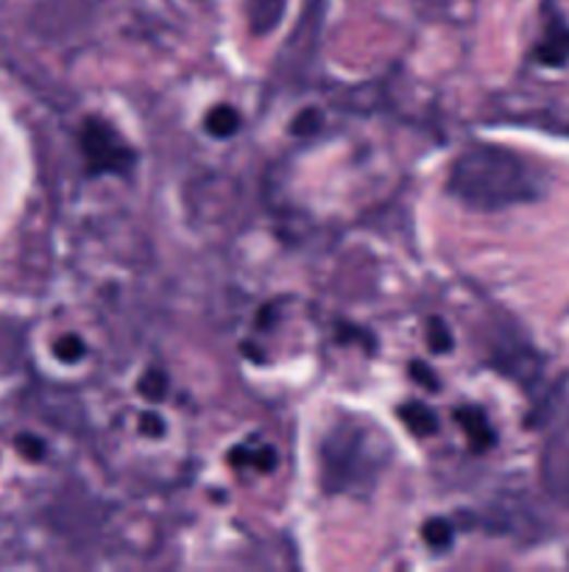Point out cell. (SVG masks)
<instances>
[{
	"label": "cell",
	"instance_id": "1",
	"mask_svg": "<svg viewBox=\"0 0 569 572\" xmlns=\"http://www.w3.org/2000/svg\"><path fill=\"white\" fill-rule=\"evenodd\" d=\"M447 193L477 213H500L538 202L547 174L506 145H472L449 168Z\"/></svg>",
	"mask_w": 569,
	"mask_h": 572
},
{
	"label": "cell",
	"instance_id": "2",
	"mask_svg": "<svg viewBox=\"0 0 569 572\" xmlns=\"http://www.w3.org/2000/svg\"><path fill=\"white\" fill-rule=\"evenodd\" d=\"M388 461L391 444L377 425L361 416L338 419L322 441V489L327 494L372 489Z\"/></svg>",
	"mask_w": 569,
	"mask_h": 572
},
{
	"label": "cell",
	"instance_id": "3",
	"mask_svg": "<svg viewBox=\"0 0 569 572\" xmlns=\"http://www.w3.org/2000/svg\"><path fill=\"white\" fill-rule=\"evenodd\" d=\"M82 157L89 177H129L137 165L134 145L109 120L89 115L82 127Z\"/></svg>",
	"mask_w": 569,
	"mask_h": 572
},
{
	"label": "cell",
	"instance_id": "4",
	"mask_svg": "<svg viewBox=\"0 0 569 572\" xmlns=\"http://www.w3.org/2000/svg\"><path fill=\"white\" fill-rule=\"evenodd\" d=\"M533 62L544 68H564L569 64V23L553 3H544L542 37L533 45Z\"/></svg>",
	"mask_w": 569,
	"mask_h": 572
},
{
	"label": "cell",
	"instance_id": "5",
	"mask_svg": "<svg viewBox=\"0 0 569 572\" xmlns=\"http://www.w3.org/2000/svg\"><path fill=\"white\" fill-rule=\"evenodd\" d=\"M542 478L544 489L561 503H569V430L558 433L544 450Z\"/></svg>",
	"mask_w": 569,
	"mask_h": 572
},
{
	"label": "cell",
	"instance_id": "6",
	"mask_svg": "<svg viewBox=\"0 0 569 572\" xmlns=\"http://www.w3.org/2000/svg\"><path fill=\"white\" fill-rule=\"evenodd\" d=\"M243 9H246L252 34H257V37H268V34L277 32V26L282 23L288 0H243Z\"/></svg>",
	"mask_w": 569,
	"mask_h": 572
},
{
	"label": "cell",
	"instance_id": "7",
	"mask_svg": "<svg viewBox=\"0 0 569 572\" xmlns=\"http://www.w3.org/2000/svg\"><path fill=\"white\" fill-rule=\"evenodd\" d=\"M229 461L232 466H243V469H254V472H274L279 466V453L277 446L266 444V441H249V444L234 446L229 453Z\"/></svg>",
	"mask_w": 569,
	"mask_h": 572
},
{
	"label": "cell",
	"instance_id": "8",
	"mask_svg": "<svg viewBox=\"0 0 569 572\" xmlns=\"http://www.w3.org/2000/svg\"><path fill=\"white\" fill-rule=\"evenodd\" d=\"M456 419L463 430H467V439L472 444L474 453H486L488 446H494L497 441V433L488 425L486 414L481 408H474V405H467V408L456 410Z\"/></svg>",
	"mask_w": 569,
	"mask_h": 572
},
{
	"label": "cell",
	"instance_id": "9",
	"mask_svg": "<svg viewBox=\"0 0 569 572\" xmlns=\"http://www.w3.org/2000/svg\"><path fill=\"white\" fill-rule=\"evenodd\" d=\"M397 416L413 436H419V439H424V436H433L438 430L436 410L427 408L424 403H402L397 408Z\"/></svg>",
	"mask_w": 569,
	"mask_h": 572
},
{
	"label": "cell",
	"instance_id": "10",
	"mask_svg": "<svg viewBox=\"0 0 569 572\" xmlns=\"http://www.w3.org/2000/svg\"><path fill=\"white\" fill-rule=\"evenodd\" d=\"M204 129H207L209 138H234V134L241 132V112L234 107H229V104H218V107L209 109L207 118H204Z\"/></svg>",
	"mask_w": 569,
	"mask_h": 572
},
{
	"label": "cell",
	"instance_id": "11",
	"mask_svg": "<svg viewBox=\"0 0 569 572\" xmlns=\"http://www.w3.org/2000/svg\"><path fill=\"white\" fill-rule=\"evenodd\" d=\"M424 335H427V346H431L433 353L436 355H449L452 353V333H449L447 321L438 319V315H433V319H427V330H424Z\"/></svg>",
	"mask_w": 569,
	"mask_h": 572
},
{
	"label": "cell",
	"instance_id": "12",
	"mask_svg": "<svg viewBox=\"0 0 569 572\" xmlns=\"http://www.w3.org/2000/svg\"><path fill=\"white\" fill-rule=\"evenodd\" d=\"M422 539L433 547V550H447L452 545V525L441 516H433L422 525Z\"/></svg>",
	"mask_w": 569,
	"mask_h": 572
},
{
	"label": "cell",
	"instance_id": "13",
	"mask_svg": "<svg viewBox=\"0 0 569 572\" xmlns=\"http://www.w3.org/2000/svg\"><path fill=\"white\" fill-rule=\"evenodd\" d=\"M87 355V344L78 338L76 333H68L53 344V358L62 360V364H78V360Z\"/></svg>",
	"mask_w": 569,
	"mask_h": 572
},
{
	"label": "cell",
	"instance_id": "14",
	"mask_svg": "<svg viewBox=\"0 0 569 572\" xmlns=\"http://www.w3.org/2000/svg\"><path fill=\"white\" fill-rule=\"evenodd\" d=\"M137 389L146 400L159 403V400H165V391H168V378H165L162 369H146V374L140 378Z\"/></svg>",
	"mask_w": 569,
	"mask_h": 572
},
{
	"label": "cell",
	"instance_id": "15",
	"mask_svg": "<svg viewBox=\"0 0 569 572\" xmlns=\"http://www.w3.org/2000/svg\"><path fill=\"white\" fill-rule=\"evenodd\" d=\"M14 450H17L20 455L26 461H32V464H37V461L45 458V453H48V446H45V441L39 439V436L34 433H20L17 439H14Z\"/></svg>",
	"mask_w": 569,
	"mask_h": 572
},
{
	"label": "cell",
	"instance_id": "16",
	"mask_svg": "<svg viewBox=\"0 0 569 572\" xmlns=\"http://www.w3.org/2000/svg\"><path fill=\"white\" fill-rule=\"evenodd\" d=\"M324 118L318 109H304V112H299L296 118L291 120V132L299 134V138H304V134H316L318 129H322Z\"/></svg>",
	"mask_w": 569,
	"mask_h": 572
},
{
	"label": "cell",
	"instance_id": "17",
	"mask_svg": "<svg viewBox=\"0 0 569 572\" xmlns=\"http://www.w3.org/2000/svg\"><path fill=\"white\" fill-rule=\"evenodd\" d=\"M140 430L146 436H152V439H159V436L165 433V421L162 416L154 414V410H148V414L140 416Z\"/></svg>",
	"mask_w": 569,
	"mask_h": 572
},
{
	"label": "cell",
	"instance_id": "18",
	"mask_svg": "<svg viewBox=\"0 0 569 572\" xmlns=\"http://www.w3.org/2000/svg\"><path fill=\"white\" fill-rule=\"evenodd\" d=\"M411 374H413V380H419V383H424L427 385V389H436V378H433L431 374V369H427V366L424 364H411Z\"/></svg>",
	"mask_w": 569,
	"mask_h": 572
}]
</instances>
